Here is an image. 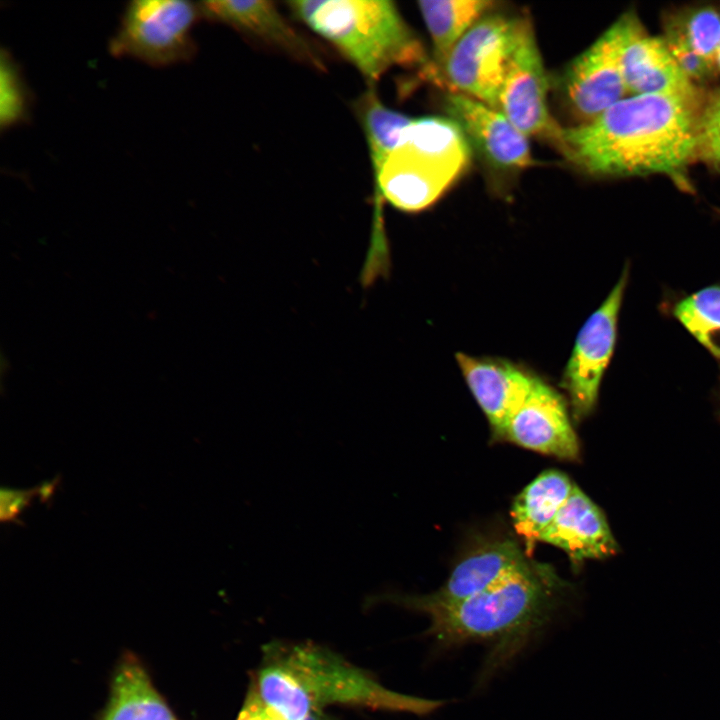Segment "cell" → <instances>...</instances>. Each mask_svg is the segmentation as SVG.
<instances>
[{
	"mask_svg": "<svg viewBox=\"0 0 720 720\" xmlns=\"http://www.w3.org/2000/svg\"><path fill=\"white\" fill-rule=\"evenodd\" d=\"M0 59V123L5 129L27 119L30 96L10 54L2 50Z\"/></svg>",
	"mask_w": 720,
	"mask_h": 720,
	"instance_id": "cell-23",
	"label": "cell"
},
{
	"mask_svg": "<svg viewBox=\"0 0 720 720\" xmlns=\"http://www.w3.org/2000/svg\"><path fill=\"white\" fill-rule=\"evenodd\" d=\"M573 486L562 472L548 470L536 477L514 499L512 522L516 532L524 539L528 552L541 540Z\"/></svg>",
	"mask_w": 720,
	"mask_h": 720,
	"instance_id": "cell-18",
	"label": "cell"
},
{
	"mask_svg": "<svg viewBox=\"0 0 720 720\" xmlns=\"http://www.w3.org/2000/svg\"><path fill=\"white\" fill-rule=\"evenodd\" d=\"M472 147L450 117L413 118L379 171L375 202L415 213L434 204L464 173Z\"/></svg>",
	"mask_w": 720,
	"mask_h": 720,
	"instance_id": "cell-5",
	"label": "cell"
},
{
	"mask_svg": "<svg viewBox=\"0 0 720 720\" xmlns=\"http://www.w3.org/2000/svg\"><path fill=\"white\" fill-rule=\"evenodd\" d=\"M664 39L679 67L693 82L704 80L715 72L712 65L691 47L681 31L671 30Z\"/></svg>",
	"mask_w": 720,
	"mask_h": 720,
	"instance_id": "cell-26",
	"label": "cell"
},
{
	"mask_svg": "<svg viewBox=\"0 0 720 720\" xmlns=\"http://www.w3.org/2000/svg\"><path fill=\"white\" fill-rule=\"evenodd\" d=\"M312 720H330V719L327 718V717H322V716H320V715H317V716L314 717Z\"/></svg>",
	"mask_w": 720,
	"mask_h": 720,
	"instance_id": "cell-31",
	"label": "cell"
},
{
	"mask_svg": "<svg viewBox=\"0 0 720 720\" xmlns=\"http://www.w3.org/2000/svg\"><path fill=\"white\" fill-rule=\"evenodd\" d=\"M38 495L37 487L12 489L3 487L0 492V519L2 522H16L18 516Z\"/></svg>",
	"mask_w": 720,
	"mask_h": 720,
	"instance_id": "cell-27",
	"label": "cell"
},
{
	"mask_svg": "<svg viewBox=\"0 0 720 720\" xmlns=\"http://www.w3.org/2000/svg\"><path fill=\"white\" fill-rule=\"evenodd\" d=\"M445 109L463 130L472 150L490 167L513 172L535 164L529 138L500 111L451 91L445 96Z\"/></svg>",
	"mask_w": 720,
	"mask_h": 720,
	"instance_id": "cell-11",
	"label": "cell"
},
{
	"mask_svg": "<svg viewBox=\"0 0 720 720\" xmlns=\"http://www.w3.org/2000/svg\"><path fill=\"white\" fill-rule=\"evenodd\" d=\"M530 563L515 542L495 541L479 547L460 561L447 581L435 592L398 597L394 601L417 611L455 604L523 570Z\"/></svg>",
	"mask_w": 720,
	"mask_h": 720,
	"instance_id": "cell-13",
	"label": "cell"
},
{
	"mask_svg": "<svg viewBox=\"0 0 720 720\" xmlns=\"http://www.w3.org/2000/svg\"><path fill=\"white\" fill-rule=\"evenodd\" d=\"M639 24L634 14H624L567 66L564 93L583 122L629 96L622 72V52Z\"/></svg>",
	"mask_w": 720,
	"mask_h": 720,
	"instance_id": "cell-9",
	"label": "cell"
},
{
	"mask_svg": "<svg viewBox=\"0 0 720 720\" xmlns=\"http://www.w3.org/2000/svg\"><path fill=\"white\" fill-rule=\"evenodd\" d=\"M540 541L559 547L574 562L606 558L617 551L603 513L576 485Z\"/></svg>",
	"mask_w": 720,
	"mask_h": 720,
	"instance_id": "cell-16",
	"label": "cell"
},
{
	"mask_svg": "<svg viewBox=\"0 0 720 720\" xmlns=\"http://www.w3.org/2000/svg\"><path fill=\"white\" fill-rule=\"evenodd\" d=\"M354 106L367 139L373 171L376 174L397 147L403 130L413 118L383 104L374 86H369Z\"/></svg>",
	"mask_w": 720,
	"mask_h": 720,
	"instance_id": "cell-21",
	"label": "cell"
},
{
	"mask_svg": "<svg viewBox=\"0 0 720 720\" xmlns=\"http://www.w3.org/2000/svg\"><path fill=\"white\" fill-rule=\"evenodd\" d=\"M236 720H276L254 691H251Z\"/></svg>",
	"mask_w": 720,
	"mask_h": 720,
	"instance_id": "cell-28",
	"label": "cell"
},
{
	"mask_svg": "<svg viewBox=\"0 0 720 720\" xmlns=\"http://www.w3.org/2000/svg\"><path fill=\"white\" fill-rule=\"evenodd\" d=\"M627 276L625 270L600 307L586 320L566 365L563 386L578 419L590 414L596 404L601 380L615 346Z\"/></svg>",
	"mask_w": 720,
	"mask_h": 720,
	"instance_id": "cell-10",
	"label": "cell"
},
{
	"mask_svg": "<svg viewBox=\"0 0 720 720\" xmlns=\"http://www.w3.org/2000/svg\"><path fill=\"white\" fill-rule=\"evenodd\" d=\"M713 66H714L715 72H720V44L715 53Z\"/></svg>",
	"mask_w": 720,
	"mask_h": 720,
	"instance_id": "cell-30",
	"label": "cell"
},
{
	"mask_svg": "<svg viewBox=\"0 0 720 720\" xmlns=\"http://www.w3.org/2000/svg\"><path fill=\"white\" fill-rule=\"evenodd\" d=\"M622 72L629 96L667 95L700 103L694 82L679 67L665 39L647 35L641 24L623 49Z\"/></svg>",
	"mask_w": 720,
	"mask_h": 720,
	"instance_id": "cell-14",
	"label": "cell"
},
{
	"mask_svg": "<svg viewBox=\"0 0 720 720\" xmlns=\"http://www.w3.org/2000/svg\"><path fill=\"white\" fill-rule=\"evenodd\" d=\"M548 79L531 20L519 17L500 89L497 110L529 137H542L558 148L562 126L550 114Z\"/></svg>",
	"mask_w": 720,
	"mask_h": 720,
	"instance_id": "cell-8",
	"label": "cell"
},
{
	"mask_svg": "<svg viewBox=\"0 0 720 720\" xmlns=\"http://www.w3.org/2000/svg\"><path fill=\"white\" fill-rule=\"evenodd\" d=\"M680 31L691 47L714 68L713 61L720 44V13L711 8L697 10Z\"/></svg>",
	"mask_w": 720,
	"mask_h": 720,
	"instance_id": "cell-25",
	"label": "cell"
},
{
	"mask_svg": "<svg viewBox=\"0 0 720 720\" xmlns=\"http://www.w3.org/2000/svg\"><path fill=\"white\" fill-rule=\"evenodd\" d=\"M200 15V4L189 1H132L110 41V52L157 67L188 61L196 50L191 33Z\"/></svg>",
	"mask_w": 720,
	"mask_h": 720,
	"instance_id": "cell-6",
	"label": "cell"
},
{
	"mask_svg": "<svg viewBox=\"0 0 720 720\" xmlns=\"http://www.w3.org/2000/svg\"><path fill=\"white\" fill-rule=\"evenodd\" d=\"M697 158L720 169V87L703 101L698 111Z\"/></svg>",
	"mask_w": 720,
	"mask_h": 720,
	"instance_id": "cell-24",
	"label": "cell"
},
{
	"mask_svg": "<svg viewBox=\"0 0 720 720\" xmlns=\"http://www.w3.org/2000/svg\"><path fill=\"white\" fill-rule=\"evenodd\" d=\"M563 584L552 569L531 562L486 590L458 603L427 607V634L440 648L491 645L481 681L517 656L551 620Z\"/></svg>",
	"mask_w": 720,
	"mask_h": 720,
	"instance_id": "cell-2",
	"label": "cell"
},
{
	"mask_svg": "<svg viewBox=\"0 0 720 720\" xmlns=\"http://www.w3.org/2000/svg\"><path fill=\"white\" fill-rule=\"evenodd\" d=\"M253 691L276 720H312L337 704L424 716L446 703L391 690L313 644L271 648Z\"/></svg>",
	"mask_w": 720,
	"mask_h": 720,
	"instance_id": "cell-3",
	"label": "cell"
},
{
	"mask_svg": "<svg viewBox=\"0 0 720 720\" xmlns=\"http://www.w3.org/2000/svg\"><path fill=\"white\" fill-rule=\"evenodd\" d=\"M674 314L699 343L720 358V287H707L684 298Z\"/></svg>",
	"mask_w": 720,
	"mask_h": 720,
	"instance_id": "cell-22",
	"label": "cell"
},
{
	"mask_svg": "<svg viewBox=\"0 0 720 720\" xmlns=\"http://www.w3.org/2000/svg\"><path fill=\"white\" fill-rule=\"evenodd\" d=\"M58 480L53 479L51 481H46L43 484H41L39 487H37L38 495L41 497L42 502L48 501V499L53 494V491L56 487Z\"/></svg>",
	"mask_w": 720,
	"mask_h": 720,
	"instance_id": "cell-29",
	"label": "cell"
},
{
	"mask_svg": "<svg viewBox=\"0 0 720 720\" xmlns=\"http://www.w3.org/2000/svg\"><path fill=\"white\" fill-rule=\"evenodd\" d=\"M456 361L493 433L503 438L508 419L530 390L535 377L504 360L457 353Z\"/></svg>",
	"mask_w": 720,
	"mask_h": 720,
	"instance_id": "cell-15",
	"label": "cell"
},
{
	"mask_svg": "<svg viewBox=\"0 0 720 720\" xmlns=\"http://www.w3.org/2000/svg\"><path fill=\"white\" fill-rule=\"evenodd\" d=\"M701 103L667 95H631L594 119L563 127L558 150L599 177L660 174L685 184L697 158Z\"/></svg>",
	"mask_w": 720,
	"mask_h": 720,
	"instance_id": "cell-1",
	"label": "cell"
},
{
	"mask_svg": "<svg viewBox=\"0 0 720 720\" xmlns=\"http://www.w3.org/2000/svg\"><path fill=\"white\" fill-rule=\"evenodd\" d=\"M417 5L432 42V66L435 81L439 83L441 68L451 50L477 21L494 9L496 3L489 0H422Z\"/></svg>",
	"mask_w": 720,
	"mask_h": 720,
	"instance_id": "cell-19",
	"label": "cell"
},
{
	"mask_svg": "<svg viewBox=\"0 0 720 720\" xmlns=\"http://www.w3.org/2000/svg\"><path fill=\"white\" fill-rule=\"evenodd\" d=\"M202 15L230 25L309 64L321 67L312 47L285 20L270 1H205Z\"/></svg>",
	"mask_w": 720,
	"mask_h": 720,
	"instance_id": "cell-17",
	"label": "cell"
},
{
	"mask_svg": "<svg viewBox=\"0 0 720 720\" xmlns=\"http://www.w3.org/2000/svg\"><path fill=\"white\" fill-rule=\"evenodd\" d=\"M519 17L486 14L448 55L439 83L497 110Z\"/></svg>",
	"mask_w": 720,
	"mask_h": 720,
	"instance_id": "cell-7",
	"label": "cell"
},
{
	"mask_svg": "<svg viewBox=\"0 0 720 720\" xmlns=\"http://www.w3.org/2000/svg\"><path fill=\"white\" fill-rule=\"evenodd\" d=\"M103 720H176L135 662L124 663L117 672Z\"/></svg>",
	"mask_w": 720,
	"mask_h": 720,
	"instance_id": "cell-20",
	"label": "cell"
},
{
	"mask_svg": "<svg viewBox=\"0 0 720 720\" xmlns=\"http://www.w3.org/2000/svg\"><path fill=\"white\" fill-rule=\"evenodd\" d=\"M290 10L331 43L374 86L394 66H433L398 8L388 0H299Z\"/></svg>",
	"mask_w": 720,
	"mask_h": 720,
	"instance_id": "cell-4",
	"label": "cell"
},
{
	"mask_svg": "<svg viewBox=\"0 0 720 720\" xmlns=\"http://www.w3.org/2000/svg\"><path fill=\"white\" fill-rule=\"evenodd\" d=\"M503 438L561 459L573 460L579 454L577 436L563 398L537 377L508 419Z\"/></svg>",
	"mask_w": 720,
	"mask_h": 720,
	"instance_id": "cell-12",
	"label": "cell"
}]
</instances>
